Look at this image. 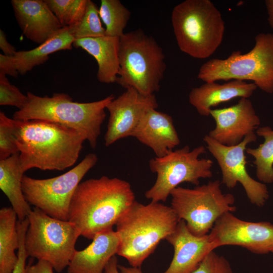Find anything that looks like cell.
<instances>
[{"mask_svg": "<svg viewBox=\"0 0 273 273\" xmlns=\"http://www.w3.org/2000/svg\"><path fill=\"white\" fill-rule=\"evenodd\" d=\"M16 143L22 171L33 168L64 170L77 161L86 141L77 130L42 120H15Z\"/></svg>", "mask_w": 273, "mask_h": 273, "instance_id": "cell-1", "label": "cell"}, {"mask_svg": "<svg viewBox=\"0 0 273 273\" xmlns=\"http://www.w3.org/2000/svg\"><path fill=\"white\" fill-rule=\"evenodd\" d=\"M135 201L126 180L107 176L88 179L81 182L73 194L68 221L80 236L93 240L97 234L113 229Z\"/></svg>", "mask_w": 273, "mask_h": 273, "instance_id": "cell-2", "label": "cell"}, {"mask_svg": "<svg viewBox=\"0 0 273 273\" xmlns=\"http://www.w3.org/2000/svg\"><path fill=\"white\" fill-rule=\"evenodd\" d=\"M179 220L171 206L135 201L116 224L119 240L117 254L131 267L140 268L160 241L174 231Z\"/></svg>", "mask_w": 273, "mask_h": 273, "instance_id": "cell-3", "label": "cell"}, {"mask_svg": "<svg viewBox=\"0 0 273 273\" xmlns=\"http://www.w3.org/2000/svg\"><path fill=\"white\" fill-rule=\"evenodd\" d=\"M24 107L16 111L13 119L17 120H42L59 123L81 132L93 149L97 145L107 105L113 95L92 102L79 103L64 93H55L52 97H40L28 92Z\"/></svg>", "mask_w": 273, "mask_h": 273, "instance_id": "cell-4", "label": "cell"}, {"mask_svg": "<svg viewBox=\"0 0 273 273\" xmlns=\"http://www.w3.org/2000/svg\"><path fill=\"white\" fill-rule=\"evenodd\" d=\"M171 20L179 49L193 58H209L222 41L224 22L210 0L181 2L173 8Z\"/></svg>", "mask_w": 273, "mask_h": 273, "instance_id": "cell-5", "label": "cell"}, {"mask_svg": "<svg viewBox=\"0 0 273 273\" xmlns=\"http://www.w3.org/2000/svg\"><path fill=\"white\" fill-rule=\"evenodd\" d=\"M119 70L116 82L141 94L159 90L166 68L162 48L141 29L124 33L119 38Z\"/></svg>", "mask_w": 273, "mask_h": 273, "instance_id": "cell-6", "label": "cell"}, {"mask_svg": "<svg viewBox=\"0 0 273 273\" xmlns=\"http://www.w3.org/2000/svg\"><path fill=\"white\" fill-rule=\"evenodd\" d=\"M197 78L205 82L218 80L253 81L262 91L273 93V33H260L248 53L234 51L225 59L214 58L200 67Z\"/></svg>", "mask_w": 273, "mask_h": 273, "instance_id": "cell-7", "label": "cell"}, {"mask_svg": "<svg viewBox=\"0 0 273 273\" xmlns=\"http://www.w3.org/2000/svg\"><path fill=\"white\" fill-rule=\"evenodd\" d=\"M27 218L25 248L28 256L46 261L57 272H62L76 251L78 230L73 223L52 217L35 207Z\"/></svg>", "mask_w": 273, "mask_h": 273, "instance_id": "cell-8", "label": "cell"}, {"mask_svg": "<svg viewBox=\"0 0 273 273\" xmlns=\"http://www.w3.org/2000/svg\"><path fill=\"white\" fill-rule=\"evenodd\" d=\"M221 184L217 179L193 189L178 186L171 192V207L193 235H207L220 216L236 210L234 196L223 193Z\"/></svg>", "mask_w": 273, "mask_h": 273, "instance_id": "cell-9", "label": "cell"}, {"mask_svg": "<svg viewBox=\"0 0 273 273\" xmlns=\"http://www.w3.org/2000/svg\"><path fill=\"white\" fill-rule=\"evenodd\" d=\"M206 152L203 145L192 150L189 146L171 151L162 157L151 159V171L157 174L153 186L145 194L153 202H165L171 192L183 183L199 186L201 178L212 177L213 161L199 156Z\"/></svg>", "mask_w": 273, "mask_h": 273, "instance_id": "cell-10", "label": "cell"}, {"mask_svg": "<svg viewBox=\"0 0 273 273\" xmlns=\"http://www.w3.org/2000/svg\"><path fill=\"white\" fill-rule=\"evenodd\" d=\"M97 161V155L90 153L74 167L59 176L36 179L24 175L22 188L26 200L52 217L68 221L73 194L83 177Z\"/></svg>", "mask_w": 273, "mask_h": 273, "instance_id": "cell-11", "label": "cell"}, {"mask_svg": "<svg viewBox=\"0 0 273 273\" xmlns=\"http://www.w3.org/2000/svg\"><path fill=\"white\" fill-rule=\"evenodd\" d=\"M255 133L246 136L239 144L223 145L206 134L203 141L206 148L216 160L222 174L221 183L233 189L239 183L243 187L250 203L263 206L269 198V192L265 184L253 179L247 171L245 151L248 144L255 142Z\"/></svg>", "mask_w": 273, "mask_h": 273, "instance_id": "cell-12", "label": "cell"}, {"mask_svg": "<svg viewBox=\"0 0 273 273\" xmlns=\"http://www.w3.org/2000/svg\"><path fill=\"white\" fill-rule=\"evenodd\" d=\"M209 236L215 248L237 245L257 254H267L273 249V224L245 221L232 212L216 221Z\"/></svg>", "mask_w": 273, "mask_h": 273, "instance_id": "cell-13", "label": "cell"}, {"mask_svg": "<svg viewBox=\"0 0 273 273\" xmlns=\"http://www.w3.org/2000/svg\"><path fill=\"white\" fill-rule=\"evenodd\" d=\"M154 94L144 95L132 87H128L107 106L109 118L105 135V146H109L119 140L131 136L145 113L157 109Z\"/></svg>", "mask_w": 273, "mask_h": 273, "instance_id": "cell-14", "label": "cell"}, {"mask_svg": "<svg viewBox=\"0 0 273 273\" xmlns=\"http://www.w3.org/2000/svg\"><path fill=\"white\" fill-rule=\"evenodd\" d=\"M210 115L216 125L208 135L228 146L240 143L246 136L254 133L260 124V118L249 98H240L236 105L227 108L212 109Z\"/></svg>", "mask_w": 273, "mask_h": 273, "instance_id": "cell-15", "label": "cell"}, {"mask_svg": "<svg viewBox=\"0 0 273 273\" xmlns=\"http://www.w3.org/2000/svg\"><path fill=\"white\" fill-rule=\"evenodd\" d=\"M165 240L173 246L174 254L163 273H192L205 257L215 249L209 234L201 237L193 235L182 219Z\"/></svg>", "mask_w": 273, "mask_h": 273, "instance_id": "cell-16", "label": "cell"}, {"mask_svg": "<svg viewBox=\"0 0 273 273\" xmlns=\"http://www.w3.org/2000/svg\"><path fill=\"white\" fill-rule=\"evenodd\" d=\"M15 16L23 34L40 44L62 28L42 0H12Z\"/></svg>", "mask_w": 273, "mask_h": 273, "instance_id": "cell-17", "label": "cell"}, {"mask_svg": "<svg viewBox=\"0 0 273 273\" xmlns=\"http://www.w3.org/2000/svg\"><path fill=\"white\" fill-rule=\"evenodd\" d=\"M150 148L157 157H162L180 143L172 117L156 109L144 115L131 136Z\"/></svg>", "mask_w": 273, "mask_h": 273, "instance_id": "cell-18", "label": "cell"}, {"mask_svg": "<svg viewBox=\"0 0 273 273\" xmlns=\"http://www.w3.org/2000/svg\"><path fill=\"white\" fill-rule=\"evenodd\" d=\"M85 248L74 252L67 273H104L111 258L117 254L119 240L113 229L97 234Z\"/></svg>", "mask_w": 273, "mask_h": 273, "instance_id": "cell-19", "label": "cell"}, {"mask_svg": "<svg viewBox=\"0 0 273 273\" xmlns=\"http://www.w3.org/2000/svg\"><path fill=\"white\" fill-rule=\"evenodd\" d=\"M257 88L253 82L240 80H232L223 84L205 82L191 89L189 102L200 115L209 116L212 107L236 98H249Z\"/></svg>", "mask_w": 273, "mask_h": 273, "instance_id": "cell-20", "label": "cell"}, {"mask_svg": "<svg viewBox=\"0 0 273 273\" xmlns=\"http://www.w3.org/2000/svg\"><path fill=\"white\" fill-rule=\"evenodd\" d=\"M119 38L105 35L75 40L73 46L81 48L96 60L98 80L104 83L116 82L119 70Z\"/></svg>", "mask_w": 273, "mask_h": 273, "instance_id": "cell-21", "label": "cell"}, {"mask_svg": "<svg viewBox=\"0 0 273 273\" xmlns=\"http://www.w3.org/2000/svg\"><path fill=\"white\" fill-rule=\"evenodd\" d=\"M75 39L73 26L62 27L38 47L28 51H17L12 56L19 73L24 75L34 67L43 64L51 54L71 50Z\"/></svg>", "mask_w": 273, "mask_h": 273, "instance_id": "cell-22", "label": "cell"}, {"mask_svg": "<svg viewBox=\"0 0 273 273\" xmlns=\"http://www.w3.org/2000/svg\"><path fill=\"white\" fill-rule=\"evenodd\" d=\"M24 172L19 162V152L0 160V188L7 196L19 220L26 218L32 210L22 191Z\"/></svg>", "mask_w": 273, "mask_h": 273, "instance_id": "cell-23", "label": "cell"}, {"mask_svg": "<svg viewBox=\"0 0 273 273\" xmlns=\"http://www.w3.org/2000/svg\"><path fill=\"white\" fill-rule=\"evenodd\" d=\"M17 215L12 207L0 210V273H12L18 260Z\"/></svg>", "mask_w": 273, "mask_h": 273, "instance_id": "cell-24", "label": "cell"}, {"mask_svg": "<svg viewBox=\"0 0 273 273\" xmlns=\"http://www.w3.org/2000/svg\"><path fill=\"white\" fill-rule=\"evenodd\" d=\"M256 134L264 138V142L256 148H247L246 152L254 159L256 174L263 184L273 183V130L269 126L258 127Z\"/></svg>", "mask_w": 273, "mask_h": 273, "instance_id": "cell-25", "label": "cell"}, {"mask_svg": "<svg viewBox=\"0 0 273 273\" xmlns=\"http://www.w3.org/2000/svg\"><path fill=\"white\" fill-rule=\"evenodd\" d=\"M99 15L105 25L106 35L121 37L131 16L130 11L119 0H101Z\"/></svg>", "mask_w": 273, "mask_h": 273, "instance_id": "cell-26", "label": "cell"}, {"mask_svg": "<svg viewBox=\"0 0 273 273\" xmlns=\"http://www.w3.org/2000/svg\"><path fill=\"white\" fill-rule=\"evenodd\" d=\"M62 27L77 24L82 18L88 0H44Z\"/></svg>", "mask_w": 273, "mask_h": 273, "instance_id": "cell-27", "label": "cell"}, {"mask_svg": "<svg viewBox=\"0 0 273 273\" xmlns=\"http://www.w3.org/2000/svg\"><path fill=\"white\" fill-rule=\"evenodd\" d=\"M73 27L75 40L106 35L105 28L102 25L99 9L96 4L90 0H88L82 18Z\"/></svg>", "mask_w": 273, "mask_h": 273, "instance_id": "cell-28", "label": "cell"}, {"mask_svg": "<svg viewBox=\"0 0 273 273\" xmlns=\"http://www.w3.org/2000/svg\"><path fill=\"white\" fill-rule=\"evenodd\" d=\"M16 143L15 121L0 112V160L19 153Z\"/></svg>", "mask_w": 273, "mask_h": 273, "instance_id": "cell-29", "label": "cell"}, {"mask_svg": "<svg viewBox=\"0 0 273 273\" xmlns=\"http://www.w3.org/2000/svg\"><path fill=\"white\" fill-rule=\"evenodd\" d=\"M28 100L25 95L16 86L11 84L4 74H0V105L13 106L23 108Z\"/></svg>", "mask_w": 273, "mask_h": 273, "instance_id": "cell-30", "label": "cell"}, {"mask_svg": "<svg viewBox=\"0 0 273 273\" xmlns=\"http://www.w3.org/2000/svg\"><path fill=\"white\" fill-rule=\"evenodd\" d=\"M192 273H233L229 261L213 251L209 253Z\"/></svg>", "mask_w": 273, "mask_h": 273, "instance_id": "cell-31", "label": "cell"}, {"mask_svg": "<svg viewBox=\"0 0 273 273\" xmlns=\"http://www.w3.org/2000/svg\"><path fill=\"white\" fill-rule=\"evenodd\" d=\"M28 225V218L17 221V229L19 238L18 260L12 273H26V260L29 256L25 248V238Z\"/></svg>", "mask_w": 273, "mask_h": 273, "instance_id": "cell-32", "label": "cell"}, {"mask_svg": "<svg viewBox=\"0 0 273 273\" xmlns=\"http://www.w3.org/2000/svg\"><path fill=\"white\" fill-rule=\"evenodd\" d=\"M0 74L14 77L18 76L19 72L13 62L12 56L0 54Z\"/></svg>", "mask_w": 273, "mask_h": 273, "instance_id": "cell-33", "label": "cell"}, {"mask_svg": "<svg viewBox=\"0 0 273 273\" xmlns=\"http://www.w3.org/2000/svg\"><path fill=\"white\" fill-rule=\"evenodd\" d=\"M53 266L48 262L38 260L35 263L32 264L29 262L26 266V273H54Z\"/></svg>", "mask_w": 273, "mask_h": 273, "instance_id": "cell-34", "label": "cell"}, {"mask_svg": "<svg viewBox=\"0 0 273 273\" xmlns=\"http://www.w3.org/2000/svg\"><path fill=\"white\" fill-rule=\"evenodd\" d=\"M0 48L7 56H13L17 52L16 48L10 44L7 40L4 32L0 30Z\"/></svg>", "mask_w": 273, "mask_h": 273, "instance_id": "cell-35", "label": "cell"}, {"mask_svg": "<svg viewBox=\"0 0 273 273\" xmlns=\"http://www.w3.org/2000/svg\"><path fill=\"white\" fill-rule=\"evenodd\" d=\"M104 273H120L118 269V259L116 255L113 256L107 264Z\"/></svg>", "mask_w": 273, "mask_h": 273, "instance_id": "cell-36", "label": "cell"}, {"mask_svg": "<svg viewBox=\"0 0 273 273\" xmlns=\"http://www.w3.org/2000/svg\"><path fill=\"white\" fill-rule=\"evenodd\" d=\"M264 3L268 15L267 21L270 28L273 29V0H266Z\"/></svg>", "mask_w": 273, "mask_h": 273, "instance_id": "cell-37", "label": "cell"}, {"mask_svg": "<svg viewBox=\"0 0 273 273\" xmlns=\"http://www.w3.org/2000/svg\"><path fill=\"white\" fill-rule=\"evenodd\" d=\"M118 269L120 273H143L141 268L127 267L118 265Z\"/></svg>", "mask_w": 273, "mask_h": 273, "instance_id": "cell-38", "label": "cell"}, {"mask_svg": "<svg viewBox=\"0 0 273 273\" xmlns=\"http://www.w3.org/2000/svg\"><path fill=\"white\" fill-rule=\"evenodd\" d=\"M271 253H273V249H272V251H271Z\"/></svg>", "mask_w": 273, "mask_h": 273, "instance_id": "cell-39", "label": "cell"}]
</instances>
